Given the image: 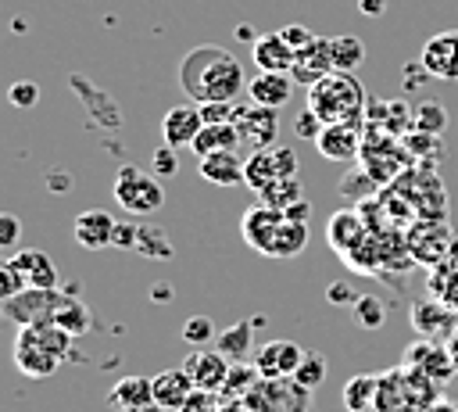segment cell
Wrapping results in <instances>:
<instances>
[{
  "label": "cell",
  "instance_id": "1",
  "mask_svg": "<svg viewBox=\"0 0 458 412\" xmlns=\"http://www.w3.org/2000/svg\"><path fill=\"white\" fill-rule=\"evenodd\" d=\"M179 86L193 104L236 100L247 90V75L233 50L204 43V47H193L179 61Z\"/></svg>",
  "mask_w": 458,
  "mask_h": 412
},
{
  "label": "cell",
  "instance_id": "2",
  "mask_svg": "<svg viewBox=\"0 0 458 412\" xmlns=\"http://www.w3.org/2000/svg\"><path fill=\"white\" fill-rule=\"evenodd\" d=\"M14 365L21 376L29 380H47L57 373V365H64L68 358H75V333H68L57 322H43V326H18L14 337Z\"/></svg>",
  "mask_w": 458,
  "mask_h": 412
},
{
  "label": "cell",
  "instance_id": "3",
  "mask_svg": "<svg viewBox=\"0 0 458 412\" xmlns=\"http://www.w3.org/2000/svg\"><path fill=\"white\" fill-rule=\"evenodd\" d=\"M308 107L322 118V125L333 122H365V86L354 79V72H329L315 86H308Z\"/></svg>",
  "mask_w": 458,
  "mask_h": 412
},
{
  "label": "cell",
  "instance_id": "4",
  "mask_svg": "<svg viewBox=\"0 0 458 412\" xmlns=\"http://www.w3.org/2000/svg\"><path fill=\"white\" fill-rule=\"evenodd\" d=\"M243 405L250 412H311V391H304L293 376H261Z\"/></svg>",
  "mask_w": 458,
  "mask_h": 412
},
{
  "label": "cell",
  "instance_id": "5",
  "mask_svg": "<svg viewBox=\"0 0 458 412\" xmlns=\"http://www.w3.org/2000/svg\"><path fill=\"white\" fill-rule=\"evenodd\" d=\"M114 201L129 211V215H154L165 204V190L157 183V176L136 168V165H122L114 176Z\"/></svg>",
  "mask_w": 458,
  "mask_h": 412
},
{
  "label": "cell",
  "instance_id": "6",
  "mask_svg": "<svg viewBox=\"0 0 458 412\" xmlns=\"http://www.w3.org/2000/svg\"><path fill=\"white\" fill-rule=\"evenodd\" d=\"M61 301H64V287H57V290L25 287V290H18L14 297H7L0 305V315L14 326H43V322H54Z\"/></svg>",
  "mask_w": 458,
  "mask_h": 412
},
{
  "label": "cell",
  "instance_id": "7",
  "mask_svg": "<svg viewBox=\"0 0 458 412\" xmlns=\"http://www.w3.org/2000/svg\"><path fill=\"white\" fill-rule=\"evenodd\" d=\"M404 244H408V251H411V262L433 269V265L447 262L451 244H454V233H451L447 219H422V222H411V226H408Z\"/></svg>",
  "mask_w": 458,
  "mask_h": 412
},
{
  "label": "cell",
  "instance_id": "8",
  "mask_svg": "<svg viewBox=\"0 0 458 412\" xmlns=\"http://www.w3.org/2000/svg\"><path fill=\"white\" fill-rule=\"evenodd\" d=\"M297 176V154L290 147H265V150H250V158L243 161V183L261 193L265 186H272L276 179H290Z\"/></svg>",
  "mask_w": 458,
  "mask_h": 412
},
{
  "label": "cell",
  "instance_id": "9",
  "mask_svg": "<svg viewBox=\"0 0 458 412\" xmlns=\"http://www.w3.org/2000/svg\"><path fill=\"white\" fill-rule=\"evenodd\" d=\"M401 365L419 369L422 376H429V380H433V383H440V387H444L451 376H458V362L451 358L447 344H437V340H426V337H419L415 344H408V348H404Z\"/></svg>",
  "mask_w": 458,
  "mask_h": 412
},
{
  "label": "cell",
  "instance_id": "10",
  "mask_svg": "<svg viewBox=\"0 0 458 412\" xmlns=\"http://www.w3.org/2000/svg\"><path fill=\"white\" fill-rule=\"evenodd\" d=\"M361 140H365V122H333V125H322V133L315 136V147L322 158L351 165L361 154Z\"/></svg>",
  "mask_w": 458,
  "mask_h": 412
},
{
  "label": "cell",
  "instance_id": "11",
  "mask_svg": "<svg viewBox=\"0 0 458 412\" xmlns=\"http://www.w3.org/2000/svg\"><path fill=\"white\" fill-rule=\"evenodd\" d=\"M233 125L240 129V140L250 147V150H265V147H276V133H279V118H276V107H261V104H247V107H236V118Z\"/></svg>",
  "mask_w": 458,
  "mask_h": 412
},
{
  "label": "cell",
  "instance_id": "12",
  "mask_svg": "<svg viewBox=\"0 0 458 412\" xmlns=\"http://www.w3.org/2000/svg\"><path fill=\"white\" fill-rule=\"evenodd\" d=\"M419 61H422V68H426L433 79L458 82V29H444V32L429 36V39L422 43Z\"/></svg>",
  "mask_w": 458,
  "mask_h": 412
},
{
  "label": "cell",
  "instance_id": "13",
  "mask_svg": "<svg viewBox=\"0 0 458 412\" xmlns=\"http://www.w3.org/2000/svg\"><path fill=\"white\" fill-rule=\"evenodd\" d=\"M411 326L419 337L426 340H437V344H447L454 333H458V312L444 301H419L411 305Z\"/></svg>",
  "mask_w": 458,
  "mask_h": 412
},
{
  "label": "cell",
  "instance_id": "14",
  "mask_svg": "<svg viewBox=\"0 0 458 412\" xmlns=\"http://www.w3.org/2000/svg\"><path fill=\"white\" fill-rule=\"evenodd\" d=\"M301 358H304V348H301L297 340L279 337V340H265V344H258V351H254L250 362L258 365L261 376H293L297 365H301Z\"/></svg>",
  "mask_w": 458,
  "mask_h": 412
},
{
  "label": "cell",
  "instance_id": "15",
  "mask_svg": "<svg viewBox=\"0 0 458 412\" xmlns=\"http://www.w3.org/2000/svg\"><path fill=\"white\" fill-rule=\"evenodd\" d=\"M182 369L190 373L193 387H204V391H222V383H225V376H229L233 362H229V358H225L218 348H197V351H190V355L182 358Z\"/></svg>",
  "mask_w": 458,
  "mask_h": 412
},
{
  "label": "cell",
  "instance_id": "16",
  "mask_svg": "<svg viewBox=\"0 0 458 412\" xmlns=\"http://www.w3.org/2000/svg\"><path fill=\"white\" fill-rule=\"evenodd\" d=\"M200 129H204V118H200V104H193V100L168 107L161 118V136L168 147H190Z\"/></svg>",
  "mask_w": 458,
  "mask_h": 412
},
{
  "label": "cell",
  "instance_id": "17",
  "mask_svg": "<svg viewBox=\"0 0 458 412\" xmlns=\"http://www.w3.org/2000/svg\"><path fill=\"white\" fill-rule=\"evenodd\" d=\"M107 405L118 408V412H154L157 408V401H154V380L150 376H122L111 387Z\"/></svg>",
  "mask_w": 458,
  "mask_h": 412
},
{
  "label": "cell",
  "instance_id": "18",
  "mask_svg": "<svg viewBox=\"0 0 458 412\" xmlns=\"http://www.w3.org/2000/svg\"><path fill=\"white\" fill-rule=\"evenodd\" d=\"M329 72H333V54H329V39H322V36H315L308 47H301L293 57V68H290L293 82H301V86H315Z\"/></svg>",
  "mask_w": 458,
  "mask_h": 412
},
{
  "label": "cell",
  "instance_id": "19",
  "mask_svg": "<svg viewBox=\"0 0 458 412\" xmlns=\"http://www.w3.org/2000/svg\"><path fill=\"white\" fill-rule=\"evenodd\" d=\"M14 265V272L25 279V287H39V290H57L61 287V276H57V265L39 251V247H25L18 251L14 258H7Z\"/></svg>",
  "mask_w": 458,
  "mask_h": 412
},
{
  "label": "cell",
  "instance_id": "20",
  "mask_svg": "<svg viewBox=\"0 0 458 412\" xmlns=\"http://www.w3.org/2000/svg\"><path fill=\"white\" fill-rule=\"evenodd\" d=\"M326 240L333 244V251H336L340 258H347L351 251H358V247L369 240V226L361 222L358 211H336V215L329 219V226H326Z\"/></svg>",
  "mask_w": 458,
  "mask_h": 412
},
{
  "label": "cell",
  "instance_id": "21",
  "mask_svg": "<svg viewBox=\"0 0 458 412\" xmlns=\"http://www.w3.org/2000/svg\"><path fill=\"white\" fill-rule=\"evenodd\" d=\"M250 57H254L258 72H290L297 50L283 39V32H265L250 43Z\"/></svg>",
  "mask_w": 458,
  "mask_h": 412
},
{
  "label": "cell",
  "instance_id": "22",
  "mask_svg": "<svg viewBox=\"0 0 458 412\" xmlns=\"http://www.w3.org/2000/svg\"><path fill=\"white\" fill-rule=\"evenodd\" d=\"M293 93V75L290 72H258L254 79H247V97L250 104L261 107H283Z\"/></svg>",
  "mask_w": 458,
  "mask_h": 412
},
{
  "label": "cell",
  "instance_id": "23",
  "mask_svg": "<svg viewBox=\"0 0 458 412\" xmlns=\"http://www.w3.org/2000/svg\"><path fill=\"white\" fill-rule=\"evenodd\" d=\"M279 222H283V211H279V208H268V204L258 201L254 208L243 211L240 233H243V240H247L258 254H265V247H268V240H272V233H276Z\"/></svg>",
  "mask_w": 458,
  "mask_h": 412
},
{
  "label": "cell",
  "instance_id": "24",
  "mask_svg": "<svg viewBox=\"0 0 458 412\" xmlns=\"http://www.w3.org/2000/svg\"><path fill=\"white\" fill-rule=\"evenodd\" d=\"M150 380H154V401H157V408H165V412H179L182 401H186V394L193 391V380H190V373H186L182 365L161 369V373L150 376Z\"/></svg>",
  "mask_w": 458,
  "mask_h": 412
},
{
  "label": "cell",
  "instance_id": "25",
  "mask_svg": "<svg viewBox=\"0 0 458 412\" xmlns=\"http://www.w3.org/2000/svg\"><path fill=\"white\" fill-rule=\"evenodd\" d=\"M197 172H200V179H208L215 186H236V183H243V158L236 150H215L197 161Z\"/></svg>",
  "mask_w": 458,
  "mask_h": 412
},
{
  "label": "cell",
  "instance_id": "26",
  "mask_svg": "<svg viewBox=\"0 0 458 412\" xmlns=\"http://www.w3.org/2000/svg\"><path fill=\"white\" fill-rule=\"evenodd\" d=\"M111 236H114V219L100 208H89L75 219V244L86 247V251H100V247H111Z\"/></svg>",
  "mask_w": 458,
  "mask_h": 412
},
{
  "label": "cell",
  "instance_id": "27",
  "mask_svg": "<svg viewBox=\"0 0 458 412\" xmlns=\"http://www.w3.org/2000/svg\"><path fill=\"white\" fill-rule=\"evenodd\" d=\"M261 322H265V319H243V322L222 330V333L215 337V348H218L229 362H250V358H254V330H258Z\"/></svg>",
  "mask_w": 458,
  "mask_h": 412
},
{
  "label": "cell",
  "instance_id": "28",
  "mask_svg": "<svg viewBox=\"0 0 458 412\" xmlns=\"http://www.w3.org/2000/svg\"><path fill=\"white\" fill-rule=\"evenodd\" d=\"M304 244H308V222H293V219H286V211H283V222L276 226V233H272L265 254H268V258H297V254L304 251Z\"/></svg>",
  "mask_w": 458,
  "mask_h": 412
},
{
  "label": "cell",
  "instance_id": "29",
  "mask_svg": "<svg viewBox=\"0 0 458 412\" xmlns=\"http://www.w3.org/2000/svg\"><path fill=\"white\" fill-rule=\"evenodd\" d=\"M240 147H243V140H240V129H236L233 122H215V125H204V129L197 133V140L190 143V150H193L197 158L215 154V150H240Z\"/></svg>",
  "mask_w": 458,
  "mask_h": 412
},
{
  "label": "cell",
  "instance_id": "30",
  "mask_svg": "<svg viewBox=\"0 0 458 412\" xmlns=\"http://www.w3.org/2000/svg\"><path fill=\"white\" fill-rule=\"evenodd\" d=\"M376 387H379V376H372V373L351 376V380L344 383V394H340L344 408H347V412H372V405H376Z\"/></svg>",
  "mask_w": 458,
  "mask_h": 412
},
{
  "label": "cell",
  "instance_id": "31",
  "mask_svg": "<svg viewBox=\"0 0 458 412\" xmlns=\"http://www.w3.org/2000/svg\"><path fill=\"white\" fill-rule=\"evenodd\" d=\"M258 380H261V373H258L254 362H233V369H229V376H225L218 394H222V401H243L254 391Z\"/></svg>",
  "mask_w": 458,
  "mask_h": 412
},
{
  "label": "cell",
  "instance_id": "32",
  "mask_svg": "<svg viewBox=\"0 0 458 412\" xmlns=\"http://www.w3.org/2000/svg\"><path fill=\"white\" fill-rule=\"evenodd\" d=\"M54 322H57V326H64V330H68V333H75V337H82V333L89 330V308L75 297V287H72V283L64 287V301H61V308H57Z\"/></svg>",
  "mask_w": 458,
  "mask_h": 412
},
{
  "label": "cell",
  "instance_id": "33",
  "mask_svg": "<svg viewBox=\"0 0 458 412\" xmlns=\"http://www.w3.org/2000/svg\"><path fill=\"white\" fill-rule=\"evenodd\" d=\"M329 54H333V68L336 72H354L365 61V43L358 36H333L329 39Z\"/></svg>",
  "mask_w": 458,
  "mask_h": 412
},
{
  "label": "cell",
  "instance_id": "34",
  "mask_svg": "<svg viewBox=\"0 0 458 412\" xmlns=\"http://www.w3.org/2000/svg\"><path fill=\"white\" fill-rule=\"evenodd\" d=\"M258 201H261V204H268V208L286 211L290 204L304 201V186H301V179H297V176H290V179H276L272 186H265V190L258 193Z\"/></svg>",
  "mask_w": 458,
  "mask_h": 412
},
{
  "label": "cell",
  "instance_id": "35",
  "mask_svg": "<svg viewBox=\"0 0 458 412\" xmlns=\"http://www.w3.org/2000/svg\"><path fill=\"white\" fill-rule=\"evenodd\" d=\"M136 254H147V258H157V262H165V258H172L175 251H172V240L157 229V226H140V233H136Z\"/></svg>",
  "mask_w": 458,
  "mask_h": 412
},
{
  "label": "cell",
  "instance_id": "36",
  "mask_svg": "<svg viewBox=\"0 0 458 412\" xmlns=\"http://www.w3.org/2000/svg\"><path fill=\"white\" fill-rule=\"evenodd\" d=\"M411 118H415V125H411V129L444 136V125H447V111H444V104H440V100H422V104L411 111Z\"/></svg>",
  "mask_w": 458,
  "mask_h": 412
},
{
  "label": "cell",
  "instance_id": "37",
  "mask_svg": "<svg viewBox=\"0 0 458 412\" xmlns=\"http://www.w3.org/2000/svg\"><path fill=\"white\" fill-rule=\"evenodd\" d=\"M401 140H404L408 154L419 158L422 165H433V154L444 150V136H437V133H419V129H411V136H401Z\"/></svg>",
  "mask_w": 458,
  "mask_h": 412
},
{
  "label": "cell",
  "instance_id": "38",
  "mask_svg": "<svg viewBox=\"0 0 458 412\" xmlns=\"http://www.w3.org/2000/svg\"><path fill=\"white\" fill-rule=\"evenodd\" d=\"M293 380H297L304 391L322 387V380H326V355H318V351H304V358H301Z\"/></svg>",
  "mask_w": 458,
  "mask_h": 412
},
{
  "label": "cell",
  "instance_id": "39",
  "mask_svg": "<svg viewBox=\"0 0 458 412\" xmlns=\"http://www.w3.org/2000/svg\"><path fill=\"white\" fill-rule=\"evenodd\" d=\"M354 319H358V326L361 330H379L383 326V319H386V308H383V301L379 297H372V294H361L358 301H354Z\"/></svg>",
  "mask_w": 458,
  "mask_h": 412
},
{
  "label": "cell",
  "instance_id": "40",
  "mask_svg": "<svg viewBox=\"0 0 458 412\" xmlns=\"http://www.w3.org/2000/svg\"><path fill=\"white\" fill-rule=\"evenodd\" d=\"M218 333H215V322L208 319V315H190L186 322H182V340L186 344H193V348H204V344H211Z\"/></svg>",
  "mask_w": 458,
  "mask_h": 412
},
{
  "label": "cell",
  "instance_id": "41",
  "mask_svg": "<svg viewBox=\"0 0 458 412\" xmlns=\"http://www.w3.org/2000/svg\"><path fill=\"white\" fill-rule=\"evenodd\" d=\"M222 408V394L218 391H204V387H193L182 401L179 412H218Z\"/></svg>",
  "mask_w": 458,
  "mask_h": 412
},
{
  "label": "cell",
  "instance_id": "42",
  "mask_svg": "<svg viewBox=\"0 0 458 412\" xmlns=\"http://www.w3.org/2000/svg\"><path fill=\"white\" fill-rule=\"evenodd\" d=\"M150 165H154V176H157V179H172V176L179 172V158H175V147H168V143L154 147V154H150Z\"/></svg>",
  "mask_w": 458,
  "mask_h": 412
},
{
  "label": "cell",
  "instance_id": "43",
  "mask_svg": "<svg viewBox=\"0 0 458 412\" xmlns=\"http://www.w3.org/2000/svg\"><path fill=\"white\" fill-rule=\"evenodd\" d=\"M7 100H11L14 107H36V104H39V86L29 82V79H18V82L7 86Z\"/></svg>",
  "mask_w": 458,
  "mask_h": 412
},
{
  "label": "cell",
  "instance_id": "44",
  "mask_svg": "<svg viewBox=\"0 0 458 412\" xmlns=\"http://www.w3.org/2000/svg\"><path fill=\"white\" fill-rule=\"evenodd\" d=\"M236 100H211V104H200V118L204 125H215V122H233L236 118Z\"/></svg>",
  "mask_w": 458,
  "mask_h": 412
},
{
  "label": "cell",
  "instance_id": "45",
  "mask_svg": "<svg viewBox=\"0 0 458 412\" xmlns=\"http://www.w3.org/2000/svg\"><path fill=\"white\" fill-rule=\"evenodd\" d=\"M21 240V219L14 211H0V251L14 247Z\"/></svg>",
  "mask_w": 458,
  "mask_h": 412
},
{
  "label": "cell",
  "instance_id": "46",
  "mask_svg": "<svg viewBox=\"0 0 458 412\" xmlns=\"http://www.w3.org/2000/svg\"><path fill=\"white\" fill-rule=\"evenodd\" d=\"M18 290H25V279L14 272L11 262H0V305H4L7 297H14Z\"/></svg>",
  "mask_w": 458,
  "mask_h": 412
},
{
  "label": "cell",
  "instance_id": "47",
  "mask_svg": "<svg viewBox=\"0 0 458 412\" xmlns=\"http://www.w3.org/2000/svg\"><path fill=\"white\" fill-rule=\"evenodd\" d=\"M293 133H297L301 140H315V136L322 133V118H318L311 107H304V111L297 115V122H293Z\"/></svg>",
  "mask_w": 458,
  "mask_h": 412
},
{
  "label": "cell",
  "instance_id": "48",
  "mask_svg": "<svg viewBox=\"0 0 458 412\" xmlns=\"http://www.w3.org/2000/svg\"><path fill=\"white\" fill-rule=\"evenodd\" d=\"M136 233H140V222H114V236H111V247H122V251H136Z\"/></svg>",
  "mask_w": 458,
  "mask_h": 412
},
{
  "label": "cell",
  "instance_id": "49",
  "mask_svg": "<svg viewBox=\"0 0 458 412\" xmlns=\"http://www.w3.org/2000/svg\"><path fill=\"white\" fill-rule=\"evenodd\" d=\"M279 32H283V39H286L293 50H301V47H308V43L315 39V32H311V29H304V25H283Z\"/></svg>",
  "mask_w": 458,
  "mask_h": 412
},
{
  "label": "cell",
  "instance_id": "50",
  "mask_svg": "<svg viewBox=\"0 0 458 412\" xmlns=\"http://www.w3.org/2000/svg\"><path fill=\"white\" fill-rule=\"evenodd\" d=\"M426 79H433V75L422 68V61H419V64H411V68H404V86H422Z\"/></svg>",
  "mask_w": 458,
  "mask_h": 412
},
{
  "label": "cell",
  "instance_id": "51",
  "mask_svg": "<svg viewBox=\"0 0 458 412\" xmlns=\"http://www.w3.org/2000/svg\"><path fill=\"white\" fill-rule=\"evenodd\" d=\"M361 294H354L351 287H344V283H336V287H329V301H344V305H354Z\"/></svg>",
  "mask_w": 458,
  "mask_h": 412
},
{
  "label": "cell",
  "instance_id": "52",
  "mask_svg": "<svg viewBox=\"0 0 458 412\" xmlns=\"http://www.w3.org/2000/svg\"><path fill=\"white\" fill-rule=\"evenodd\" d=\"M308 215H311V204L308 201H297V204L286 208V219H293V222H308Z\"/></svg>",
  "mask_w": 458,
  "mask_h": 412
},
{
  "label": "cell",
  "instance_id": "53",
  "mask_svg": "<svg viewBox=\"0 0 458 412\" xmlns=\"http://www.w3.org/2000/svg\"><path fill=\"white\" fill-rule=\"evenodd\" d=\"M422 412H458V401H451V398H437V401H429Z\"/></svg>",
  "mask_w": 458,
  "mask_h": 412
},
{
  "label": "cell",
  "instance_id": "54",
  "mask_svg": "<svg viewBox=\"0 0 458 412\" xmlns=\"http://www.w3.org/2000/svg\"><path fill=\"white\" fill-rule=\"evenodd\" d=\"M358 11L361 14H383L386 11V0H358Z\"/></svg>",
  "mask_w": 458,
  "mask_h": 412
},
{
  "label": "cell",
  "instance_id": "55",
  "mask_svg": "<svg viewBox=\"0 0 458 412\" xmlns=\"http://www.w3.org/2000/svg\"><path fill=\"white\" fill-rule=\"evenodd\" d=\"M236 36H240V39H250V43H254V39H258V36H254V29H250V25H240V29H236Z\"/></svg>",
  "mask_w": 458,
  "mask_h": 412
},
{
  "label": "cell",
  "instance_id": "56",
  "mask_svg": "<svg viewBox=\"0 0 458 412\" xmlns=\"http://www.w3.org/2000/svg\"><path fill=\"white\" fill-rule=\"evenodd\" d=\"M447 351H451V358H454V362H458V333H454V337H451V340H447Z\"/></svg>",
  "mask_w": 458,
  "mask_h": 412
},
{
  "label": "cell",
  "instance_id": "57",
  "mask_svg": "<svg viewBox=\"0 0 458 412\" xmlns=\"http://www.w3.org/2000/svg\"><path fill=\"white\" fill-rule=\"evenodd\" d=\"M447 262H454V265H458V236H454V244H451V254H447Z\"/></svg>",
  "mask_w": 458,
  "mask_h": 412
},
{
  "label": "cell",
  "instance_id": "58",
  "mask_svg": "<svg viewBox=\"0 0 458 412\" xmlns=\"http://www.w3.org/2000/svg\"><path fill=\"white\" fill-rule=\"evenodd\" d=\"M154 412H165V408H154Z\"/></svg>",
  "mask_w": 458,
  "mask_h": 412
}]
</instances>
